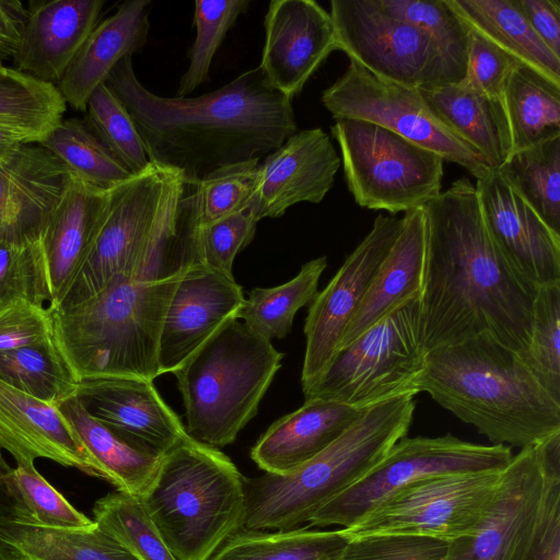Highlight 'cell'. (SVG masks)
Wrapping results in <instances>:
<instances>
[{
    "instance_id": "obj_11",
    "label": "cell",
    "mask_w": 560,
    "mask_h": 560,
    "mask_svg": "<svg viewBox=\"0 0 560 560\" xmlns=\"http://www.w3.org/2000/svg\"><path fill=\"white\" fill-rule=\"evenodd\" d=\"M512 457L510 446L472 443L451 433L406 435L362 477L320 506L306 526L347 528L408 483L442 474L502 470Z\"/></svg>"
},
{
    "instance_id": "obj_23",
    "label": "cell",
    "mask_w": 560,
    "mask_h": 560,
    "mask_svg": "<svg viewBox=\"0 0 560 560\" xmlns=\"http://www.w3.org/2000/svg\"><path fill=\"white\" fill-rule=\"evenodd\" d=\"M104 3V0L31 1L12 57L14 69L56 85L96 26Z\"/></svg>"
},
{
    "instance_id": "obj_50",
    "label": "cell",
    "mask_w": 560,
    "mask_h": 560,
    "mask_svg": "<svg viewBox=\"0 0 560 560\" xmlns=\"http://www.w3.org/2000/svg\"><path fill=\"white\" fill-rule=\"evenodd\" d=\"M518 62L515 57L468 26L467 60L460 81L464 85L490 98L503 101L506 81Z\"/></svg>"
},
{
    "instance_id": "obj_34",
    "label": "cell",
    "mask_w": 560,
    "mask_h": 560,
    "mask_svg": "<svg viewBox=\"0 0 560 560\" xmlns=\"http://www.w3.org/2000/svg\"><path fill=\"white\" fill-rule=\"evenodd\" d=\"M497 171L560 235V137L512 152Z\"/></svg>"
},
{
    "instance_id": "obj_53",
    "label": "cell",
    "mask_w": 560,
    "mask_h": 560,
    "mask_svg": "<svg viewBox=\"0 0 560 560\" xmlns=\"http://www.w3.org/2000/svg\"><path fill=\"white\" fill-rule=\"evenodd\" d=\"M20 525H35V520L20 494L13 468L0 451V560H24L11 542V533Z\"/></svg>"
},
{
    "instance_id": "obj_56",
    "label": "cell",
    "mask_w": 560,
    "mask_h": 560,
    "mask_svg": "<svg viewBox=\"0 0 560 560\" xmlns=\"http://www.w3.org/2000/svg\"><path fill=\"white\" fill-rule=\"evenodd\" d=\"M35 142L28 135L0 124V156L21 143Z\"/></svg>"
},
{
    "instance_id": "obj_35",
    "label": "cell",
    "mask_w": 560,
    "mask_h": 560,
    "mask_svg": "<svg viewBox=\"0 0 560 560\" xmlns=\"http://www.w3.org/2000/svg\"><path fill=\"white\" fill-rule=\"evenodd\" d=\"M326 267L327 258L322 256L304 264L300 272L283 284L253 289L237 318L267 340L283 339L291 331L296 312L316 296Z\"/></svg>"
},
{
    "instance_id": "obj_18",
    "label": "cell",
    "mask_w": 560,
    "mask_h": 560,
    "mask_svg": "<svg viewBox=\"0 0 560 560\" xmlns=\"http://www.w3.org/2000/svg\"><path fill=\"white\" fill-rule=\"evenodd\" d=\"M475 186L486 228L513 269L537 288L560 282V235L497 170Z\"/></svg>"
},
{
    "instance_id": "obj_20",
    "label": "cell",
    "mask_w": 560,
    "mask_h": 560,
    "mask_svg": "<svg viewBox=\"0 0 560 560\" xmlns=\"http://www.w3.org/2000/svg\"><path fill=\"white\" fill-rule=\"evenodd\" d=\"M328 135L320 128L289 137L259 164L250 205L259 220L281 217L299 202L319 203L340 166Z\"/></svg>"
},
{
    "instance_id": "obj_39",
    "label": "cell",
    "mask_w": 560,
    "mask_h": 560,
    "mask_svg": "<svg viewBox=\"0 0 560 560\" xmlns=\"http://www.w3.org/2000/svg\"><path fill=\"white\" fill-rule=\"evenodd\" d=\"M74 177L103 190L129 179L131 175L89 129L84 119L62 121L40 142Z\"/></svg>"
},
{
    "instance_id": "obj_49",
    "label": "cell",
    "mask_w": 560,
    "mask_h": 560,
    "mask_svg": "<svg viewBox=\"0 0 560 560\" xmlns=\"http://www.w3.org/2000/svg\"><path fill=\"white\" fill-rule=\"evenodd\" d=\"M258 219L253 206L200 228L202 265L230 278L235 256L254 238Z\"/></svg>"
},
{
    "instance_id": "obj_55",
    "label": "cell",
    "mask_w": 560,
    "mask_h": 560,
    "mask_svg": "<svg viewBox=\"0 0 560 560\" xmlns=\"http://www.w3.org/2000/svg\"><path fill=\"white\" fill-rule=\"evenodd\" d=\"M25 18L26 8L21 1L0 0V59L14 56Z\"/></svg>"
},
{
    "instance_id": "obj_2",
    "label": "cell",
    "mask_w": 560,
    "mask_h": 560,
    "mask_svg": "<svg viewBox=\"0 0 560 560\" xmlns=\"http://www.w3.org/2000/svg\"><path fill=\"white\" fill-rule=\"evenodd\" d=\"M105 84L131 117L151 163L178 173L188 187L213 171L260 160L296 132L292 98L258 66L197 97L159 96L124 57Z\"/></svg>"
},
{
    "instance_id": "obj_58",
    "label": "cell",
    "mask_w": 560,
    "mask_h": 560,
    "mask_svg": "<svg viewBox=\"0 0 560 560\" xmlns=\"http://www.w3.org/2000/svg\"><path fill=\"white\" fill-rule=\"evenodd\" d=\"M337 560H339V559H337Z\"/></svg>"
},
{
    "instance_id": "obj_1",
    "label": "cell",
    "mask_w": 560,
    "mask_h": 560,
    "mask_svg": "<svg viewBox=\"0 0 560 560\" xmlns=\"http://www.w3.org/2000/svg\"><path fill=\"white\" fill-rule=\"evenodd\" d=\"M423 210L427 259L420 322L427 351L489 335L522 355L529 343L537 287L493 243L476 186L462 177Z\"/></svg>"
},
{
    "instance_id": "obj_32",
    "label": "cell",
    "mask_w": 560,
    "mask_h": 560,
    "mask_svg": "<svg viewBox=\"0 0 560 560\" xmlns=\"http://www.w3.org/2000/svg\"><path fill=\"white\" fill-rule=\"evenodd\" d=\"M513 151L560 137V84L518 62L503 92Z\"/></svg>"
},
{
    "instance_id": "obj_15",
    "label": "cell",
    "mask_w": 560,
    "mask_h": 560,
    "mask_svg": "<svg viewBox=\"0 0 560 560\" xmlns=\"http://www.w3.org/2000/svg\"><path fill=\"white\" fill-rule=\"evenodd\" d=\"M402 221L393 214H378L371 231L311 302L304 324L306 347L301 375L304 396L322 381L337 355L341 337L399 234Z\"/></svg>"
},
{
    "instance_id": "obj_44",
    "label": "cell",
    "mask_w": 560,
    "mask_h": 560,
    "mask_svg": "<svg viewBox=\"0 0 560 560\" xmlns=\"http://www.w3.org/2000/svg\"><path fill=\"white\" fill-rule=\"evenodd\" d=\"M248 0H202L195 2L194 26L196 38L189 50V65L182 75L176 92L178 97H187L200 84L208 81L212 59L228 31L244 13Z\"/></svg>"
},
{
    "instance_id": "obj_3",
    "label": "cell",
    "mask_w": 560,
    "mask_h": 560,
    "mask_svg": "<svg viewBox=\"0 0 560 560\" xmlns=\"http://www.w3.org/2000/svg\"><path fill=\"white\" fill-rule=\"evenodd\" d=\"M421 392L493 445L522 450L560 432V401L489 335L429 351Z\"/></svg>"
},
{
    "instance_id": "obj_22",
    "label": "cell",
    "mask_w": 560,
    "mask_h": 560,
    "mask_svg": "<svg viewBox=\"0 0 560 560\" xmlns=\"http://www.w3.org/2000/svg\"><path fill=\"white\" fill-rule=\"evenodd\" d=\"M70 172L38 142L21 143L0 156V241L40 238L65 192Z\"/></svg>"
},
{
    "instance_id": "obj_29",
    "label": "cell",
    "mask_w": 560,
    "mask_h": 560,
    "mask_svg": "<svg viewBox=\"0 0 560 560\" xmlns=\"http://www.w3.org/2000/svg\"><path fill=\"white\" fill-rule=\"evenodd\" d=\"M418 90L433 116L492 170L508 160L513 148L503 101L490 98L460 81Z\"/></svg>"
},
{
    "instance_id": "obj_46",
    "label": "cell",
    "mask_w": 560,
    "mask_h": 560,
    "mask_svg": "<svg viewBox=\"0 0 560 560\" xmlns=\"http://www.w3.org/2000/svg\"><path fill=\"white\" fill-rule=\"evenodd\" d=\"M259 164V160H250L223 166L189 187L196 201L200 228L249 205L258 182Z\"/></svg>"
},
{
    "instance_id": "obj_38",
    "label": "cell",
    "mask_w": 560,
    "mask_h": 560,
    "mask_svg": "<svg viewBox=\"0 0 560 560\" xmlns=\"http://www.w3.org/2000/svg\"><path fill=\"white\" fill-rule=\"evenodd\" d=\"M67 104L57 86L11 68L0 74V124L45 139L63 119Z\"/></svg>"
},
{
    "instance_id": "obj_25",
    "label": "cell",
    "mask_w": 560,
    "mask_h": 560,
    "mask_svg": "<svg viewBox=\"0 0 560 560\" xmlns=\"http://www.w3.org/2000/svg\"><path fill=\"white\" fill-rule=\"evenodd\" d=\"M402 226L349 322L338 352L405 303L420 299L425 273L423 207L404 213Z\"/></svg>"
},
{
    "instance_id": "obj_12",
    "label": "cell",
    "mask_w": 560,
    "mask_h": 560,
    "mask_svg": "<svg viewBox=\"0 0 560 560\" xmlns=\"http://www.w3.org/2000/svg\"><path fill=\"white\" fill-rule=\"evenodd\" d=\"M178 173L153 163L108 191L93 244L59 303L63 311L103 291L119 277H133L167 192Z\"/></svg>"
},
{
    "instance_id": "obj_40",
    "label": "cell",
    "mask_w": 560,
    "mask_h": 560,
    "mask_svg": "<svg viewBox=\"0 0 560 560\" xmlns=\"http://www.w3.org/2000/svg\"><path fill=\"white\" fill-rule=\"evenodd\" d=\"M94 522L139 560H178L145 513L140 499L113 491L97 500Z\"/></svg>"
},
{
    "instance_id": "obj_7",
    "label": "cell",
    "mask_w": 560,
    "mask_h": 560,
    "mask_svg": "<svg viewBox=\"0 0 560 560\" xmlns=\"http://www.w3.org/2000/svg\"><path fill=\"white\" fill-rule=\"evenodd\" d=\"M283 353L238 318L226 322L173 374L190 438L220 448L256 416Z\"/></svg>"
},
{
    "instance_id": "obj_41",
    "label": "cell",
    "mask_w": 560,
    "mask_h": 560,
    "mask_svg": "<svg viewBox=\"0 0 560 560\" xmlns=\"http://www.w3.org/2000/svg\"><path fill=\"white\" fill-rule=\"evenodd\" d=\"M84 113L89 129L131 175L149 166L151 162L131 117L105 83L91 94Z\"/></svg>"
},
{
    "instance_id": "obj_21",
    "label": "cell",
    "mask_w": 560,
    "mask_h": 560,
    "mask_svg": "<svg viewBox=\"0 0 560 560\" xmlns=\"http://www.w3.org/2000/svg\"><path fill=\"white\" fill-rule=\"evenodd\" d=\"M84 408L132 443L164 455L189 438L180 418L158 393L153 381L102 377L79 381Z\"/></svg>"
},
{
    "instance_id": "obj_10",
    "label": "cell",
    "mask_w": 560,
    "mask_h": 560,
    "mask_svg": "<svg viewBox=\"0 0 560 560\" xmlns=\"http://www.w3.org/2000/svg\"><path fill=\"white\" fill-rule=\"evenodd\" d=\"M504 469L442 474L416 480L378 502L354 524L342 528V533L348 540L411 535L450 542L467 536L492 508Z\"/></svg>"
},
{
    "instance_id": "obj_9",
    "label": "cell",
    "mask_w": 560,
    "mask_h": 560,
    "mask_svg": "<svg viewBox=\"0 0 560 560\" xmlns=\"http://www.w3.org/2000/svg\"><path fill=\"white\" fill-rule=\"evenodd\" d=\"M427 354L420 299H415L341 349L322 381L304 397L330 399L363 410L402 394L417 395Z\"/></svg>"
},
{
    "instance_id": "obj_28",
    "label": "cell",
    "mask_w": 560,
    "mask_h": 560,
    "mask_svg": "<svg viewBox=\"0 0 560 560\" xmlns=\"http://www.w3.org/2000/svg\"><path fill=\"white\" fill-rule=\"evenodd\" d=\"M150 0H130L93 28L56 84L67 105L84 112L91 94L114 67L141 49L150 28Z\"/></svg>"
},
{
    "instance_id": "obj_36",
    "label": "cell",
    "mask_w": 560,
    "mask_h": 560,
    "mask_svg": "<svg viewBox=\"0 0 560 560\" xmlns=\"http://www.w3.org/2000/svg\"><path fill=\"white\" fill-rule=\"evenodd\" d=\"M0 380L51 405L75 395L78 384L54 335L32 345L1 351Z\"/></svg>"
},
{
    "instance_id": "obj_27",
    "label": "cell",
    "mask_w": 560,
    "mask_h": 560,
    "mask_svg": "<svg viewBox=\"0 0 560 560\" xmlns=\"http://www.w3.org/2000/svg\"><path fill=\"white\" fill-rule=\"evenodd\" d=\"M365 409L318 397L276 420L257 440L250 457L265 472L287 474L330 445Z\"/></svg>"
},
{
    "instance_id": "obj_54",
    "label": "cell",
    "mask_w": 560,
    "mask_h": 560,
    "mask_svg": "<svg viewBox=\"0 0 560 560\" xmlns=\"http://www.w3.org/2000/svg\"><path fill=\"white\" fill-rule=\"evenodd\" d=\"M534 32L560 57V2L558 0H512Z\"/></svg>"
},
{
    "instance_id": "obj_14",
    "label": "cell",
    "mask_w": 560,
    "mask_h": 560,
    "mask_svg": "<svg viewBox=\"0 0 560 560\" xmlns=\"http://www.w3.org/2000/svg\"><path fill=\"white\" fill-rule=\"evenodd\" d=\"M334 119H359L388 129L466 168L476 179L494 171L469 144L439 121L419 90L382 79L354 60L322 93Z\"/></svg>"
},
{
    "instance_id": "obj_33",
    "label": "cell",
    "mask_w": 560,
    "mask_h": 560,
    "mask_svg": "<svg viewBox=\"0 0 560 560\" xmlns=\"http://www.w3.org/2000/svg\"><path fill=\"white\" fill-rule=\"evenodd\" d=\"M348 539L342 528L285 530L241 528L209 560H337Z\"/></svg>"
},
{
    "instance_id": "obj_47",
    "label": "cell",
    "mask_w": 560,
    "mask_h": 560,
    "mask_svg": "<svg viewBox=\"0 0 560 560\" xmlns=\"http://www.w3.org/2000/svg\"><path fill=\"white\" fill-rule=\"evenodd\" d=\"M13 474L20 494L35 520V526L81 529L94 524L37 471L33 462L16 463Z\"/></svg>"
},
{
    "instance_id": "obj_17",
    "label": "cell",
    "mask_w": 560,
    "mask_h": 560,
    "mask_svg": "<svg viewBox=\"0 0 560 560\" xmlns=\"http://www.w3.org/2000/svg\"><path fill=\"white\" fill-rule=\"evenodd\" d=\"M245 303L234 278L203 265L178 280L167 306L159 342L160 375L174 373Z\"/></svg>"
},
{
    "instance_id": "obj_52",
    "label": "cell",
    "mask_w": 560,
    "mask_h": 560,
    "mask_svg": "<svg viewBox=\"0 0 560 560\" xmlns=\"http://www.w3.org/2000/svg\"><path fill=\"white\" fill-rule=\"evenodd\" d=\"M52 337L47 307L19 304L0 311V352Z\"/></svg>"
},
{
    "instance_id": "obj_13",
    "label": "cell",
    "mask_w": 560,
    "mask_h": 560,
    "mask_svg": "<svg viewBox=\"0 0 560 560\" xmlns=\"http://www.w3.org/2000/svg\"><path fill=\"white\" fill-rule=\"evenodd\" d=\"M337 50L387 81L423 89L463 80L464 72L416 26L375 0H331Z\"/></svg>"
},
{
    "instance_id": "obj_8",
    "label": "cell",
    "mask_w": 560,
    "mask_h": 560,
    "mask_svg": "<svg viewBox=\"0 0 560 560\" xmlns=\"http://www.w3.org/2000/svg\"><path fill=\"white\" fill-rule=\"evenodd\" d=\"M330 130L359 206L395 215L441 194L445 161L438 153L364 120L335 119Z\"/></svg>"
},
{
    "instance_id": "obj_45",
    "label": "cell",
    "mask_w": 560,
    "mask_h": 560,
    "mask_svg": "<svg viewBox=\"0 0 560 560\" xmlns=\"http://www.w3.org/2000/svg\"><path fill=\"white\" fill-rule=\"evenodd\" d=\"M375 2L384 12L428 34L465 74L468 26L447 0H375Z\"/></svg>"
},
{
    "instance_id": "obj_16",
    "label": "cell",
    "mask_w": 560,
    "mask_h": 560,
    "mask_svg": "<svg viewBox=\"0 0 560 560\" xmlns=\"http://www.w3.org/2000/svg\"><path fill=\"white\" fill-rule=\"evenodd\" d=\"M544 483L537 445L520 450L487 516L475 532L448 542L444 560H529Z\"/></svg>"
},
{
    "instance_id": "obj_42",
    "label": "cell",
    "mask_w": 560,
    "mask_h": 560,
    "mask_svg": "<svg viewBox=\"0 0 560 560\" xmlns=\"http://www.w3.org/2000/svg\"><path fill=\"white\" fill-rule=\"evenodd\" d=\"M560 282L538 287L527 349L520 355L541 386L560 401Z\"/></svg>"
},
{
    "instance_id": "obj_4",
    "label": "cell",
    "mask_w": 560,
    "mask_h": 560,
    "mask_svg": "<svg viewBox=\"0 0 560 560\" xmlns=\"http://www.w3.org/2000/svg\"><path fill=\"white\" fill-rule=\"evenodd\" d=\"M415 396L402 394L365 409L330 445L287 474L243 476V527L285 530L306 524L320 506L362 477L408 434Z\"/></svg>"
},
{
    "instance_id": "obj_26",
    "label": "cell",
    "mask_w": 560,
    "mask_h": 560,
    "mask_svg": "<svg viewBox=\"0 0 560 560\" xmlns=\"http://www.w3.org/2000/svg\"><path fill=\"white\" fill-rule=\"evenodd\" d=\"M108 191L71 175L49 214L40 242L45 255L52 310L84 261L100 228Z\"/></svg>"
},
{
    "instance_id": "obj_5",
    "label": "cell",
    "mask_w": 560,
    "mask_h": 560,
    "mask_svg": "<svg viewBox=\"0 0 560 560\" xmlns=\"http://www.w3.org/2000/svg\"><path fill=\"white\" fill-rule=\"evenodd\" d=\"M180 277L158 283L119 277L81 304L48 310L54 339L75 380L154 381L165 313Z\"/></svg>"
},
{
    "instance_id": "obj_24",
    "label": "cell",
    "mask_w": 560,
    "mask_h": 560,
    "mask_svg": "<svg viewBox=\"0 0 560 560\" xmlns=\"http://www.w3.org/2000/svg\"><path fill=\"white\" fill-rule=\"evenodd\" d=\"M16 463L47 458L103 479L74 430L56 405L44 402L0 380V451Z\"/></svg>"
},
{
    "instance_id": "obj_48",
    "label": "cell",
    "mask_w": 560,
    "mask_h": 560,
    "mask_svg": "<svg viewBox=\"0 0 560 560\" xmlns=\"http://www.w3.org/2000/svg\"><path fill=\"white\" fill-rule=\"evenodd\" d=\"M545 483L529 560H560V432L537 444Z\"/></svg>"
},
{
    "instance_id": "obj_51",
    "label": "cell",
    "mask_w": 560,
    "mask_h": 560,
    "mask_svg": "<svg viewBox=\"0 0 560 560\" xmlns=\"http://www.w3.org/2000/svg\"><path fill=\"white\" fill-rule=\"evenodd\" d=\"M447 545L424 536H365L348 540L339 560H444Z\"/></svg>"
},
{
    "instance_id": "obj_43",
    "label": "cell",
    "mask_w": 560,
    "mask_h": 560,
    "mask_svg": "<svg viewBox=\"0 0 560 560\" xmlns=\"http://www.w3.org/2000/svg\"><path fill=\"white\" fill-rule=\"evenodd\" d=\"M50 301L40 238L0 241V311L19 304L44 306Z\"/></svg>"
},
{
    "instance_id": "obj_37",
    "label": "cell",
    "mask_w": 560,
    "mask_h": 560,
    "mask_svg": "<svg viewBox=\"0 0 560 560\" xmlns=\"http://www.w3.org/2000/svg\"><path fill=\"white\" fill-rule=\"evenodd\" d=\"M11 542L24 560H139L95 522L81 529L20 525Z\"/></svg>"
},
{
    "instance_id": "obj_6",
    "label": "cell",
    "mask_w": 560,
    "mask_h": 560,
    "mask_svg": "<svg viewBox=\"0 0 560 560\" xmlns=\"http://www.w3.org/2000/svg\"><path fill=\"white\" fill-rule=\"evenodd\" d=\"M140 502L178 560H209L243 528V475L219 448L189 436L162 456Z\"/></svg>"
},
{
    "instance_id": "obj_19",
    "label": "cell",
    "mask_w": 560,
    "mask_h": 560,
    "mask_svg": "<svg viewBox=\"0 0 560 560\" xmlns=\"http://www.w3.org/2000/svg\"><path fill=\"white\" fill-rule=\"evenodd\" d=\"M337 50L330 14L313 0H273L265 16L259 67L288 97L300 93L330 52Z\"/></svg>"
},
{
    "instance_id": "obj_31",
    "label": "cell",
    "mask_w": 560,
    "mask_h": 560,
    "mask_svg": "<svg viewBox=\"0 0 560 560\" xmlns=\"http://www.w3.org/2000/svg\"><path fill=\"white\" fill-rule=\"evenodd\" d=\"M447 1L469 27L560 84V57L539 38L512 0Z\"/></svg>"
},
{
    "instance_id": "obj_57",
    "label": "cell",
    "mask_w": 560,
    "mask_h": 560,
    "mask_svg": "<svg viewBox=\"0 0 560 560\" xmlns=\"http://www.w3.org/2000/svg\"><path fill=\"white\" fill-rule=\"evenodd\" d=\"M8 71V67L3 66L2 62H0V74H3Z\"/></svg>"
},
{
    "instance_id": "obj_30",
    "label": "cell",
    "mask_w": 560,
    "mask_h": 560,
    "mask_svg": "<svg viewBox=\"0 0 560 560\" xmlns=\"http://www.w3.org/2000/svg\"><path fill=\"white\" fill-rule=\"evenodd\" d=\"M117 491L141 498L152 483L162 456L127 440L84 408L77 395L56 405Z\"/></svg>"
}]
</instances>
